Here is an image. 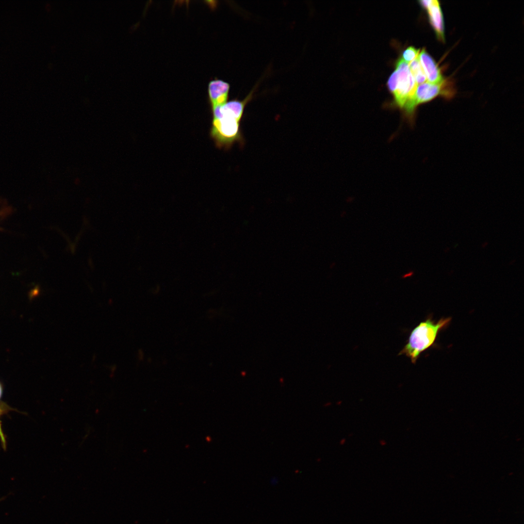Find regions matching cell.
Listing matches in <instances>:
<instances>
[{"label": "cell", "mask_w": 524, "mask_h": 524, "mask_svg": "<svg viewBox=\"0 0 524 524\" xmlns=\"http://www.w3.org/2000/svg\"><path fill=\"white\" fill-rule=\"evenodd\" d=\"M250 97L249 95L243 100L227 101L211 109L212 121L210 135L217 147L229 149L241 139L240 121Z\"/></svg>", "instance_id": "1"}, {"label": "cell", "mask_w": 524, "mask_h": 524, "mask_svg": "<svg viewBox=\"0 0 524 524\" xmlns=\"http://www.w3.org/2000/svg\"><path fill=\"white\" fill-rule=\"evenodd\" d=\"M420 4L428 12L430 23L439 39L444 40V22L442 13L437 0H421Z\"/></svg>", "instance_id": "6"}, {"label": "cell", "mask_w": 524, "mask_h": 524, "mask_svg": "<svg viewBox=\"0 0 524 524\" xmlns=\"http://www.w3.org/2000/svg\"><path fill=\"white\" fill-rule=\"evenodd\" d=\"M451 320L447 317L436 321L430 316L421 322L412 330L399 355H405L415 363L422 353L434 345L439 332L449 326Z\"/></svg>", "instance_id": "2"}, {"label": "cell", "mask_w": 524, "mask_h": 524, "mask_svg": "<svg viewBox=\"0 0 524 524\" xmlns=\"http://www.w3.org/2000/svg\"><path fill=\"white\" fill-rule=\"evenodd\" d=\"M2 391H3L2 387V386H1V384L0 383V398L1 397L2 394Z\"/></svg>", "instance_id": "12"}, {"label": "cell", "mask_w": 524, "mask_h": 524, "mask_svg": "<svg viewBox=\"0 0 524 524\" xmlns=\"http://www.w3.org/2000/svg\"><path fill=\"white\" fill-rule=\"evenodd\" d=\"M229 84L220 79L215 78L208 85V101L211 109L226 103L228 99Z\"/></svg>", "instance_id": "5"}, {"label": "cell", "mask_w": 524, "mask_h": 524, "mask_svg": "<svg viewBox=\"0 0 524 524\" xmlns=\"http://www.w3.org/2000/svg\"><path fill=\"white\" fill-rule=\"evenodd\" d=\"M419 53V49L410 46L404 51L402 59L409 64L417 57Z\"/></svg>", "instance_id": "9"}, {"label": "cell", "mask_w": 524, "mask_h": 524, "mask_svg": "<svg viewBox=\"0 0 524 524\" xmlns=\"http://www.w3.org/2000/svg\"><path fill=\"white\" fill-rule=\"evenodd\" d=\"M409 66L417 85L426 82V77L421 64L419 55L409 64Z\"/></svg>", "instance_id": "8"}, {"label": "cell", "mask_w": 524, "mask_h": 524, "mask_svg": "<svg viewBox=\"0 0 524 524\" xmlns=\"http://www.w3.org/2000/svg\"><path fill=\"white\" fill-rule=\"evenodd\" d=\"M419 57L427 82L433 84L442 83L444 81L440 68L433 58L424 49L419 53Z\"/></svg>", "instance_id": "7"}, {"label": "cell", "mask_w": 524, "mask_h": 524, "mask_svg": "<svg viewBox=\"0 0 524 524\" xmlns=\"http://www.w3.org/2000/svg\"><path fill=\"white\" fill-rule=\"evenodd\" d=\"M397 73L396 90L393 94L395 104L401 110L413 95L417 84L409 70V64L402 58L396 63Z\"/></svg>", "instance_id": "4"}, {"label": "cell", "mask_w": 524, "mask_h": 524, "mask_svg": "<svg viewBox=\"0 0 524 524\" xmlns=\"http://www.w3.org/2000/svg\"><path fill=\"white\" fill-rule=\"evenodd\" d=\"M0 440H1V443L2 444V445L3 446L4 448H5L6 447V441H5V439L4 438V434L3 433V432H2L1 427L0 423Z\"/></svg>", "instance_id": "11"}, {"label": "cell", "mask_w": 524, "mask_h": 524, "mask_svg": "<svg viewBox=\"0 0 524 524\" xmlns=\"http://www.w3.org/2000/svg\"><path fill=\"white\" fill-rule=\"evenodd\" d=\"M397 83V73L395 70L390 76L388 81V86L390 92L393 94L396 90Z\"/></svg>", "instance_id": "10"}, {"label": "cell", "mask_w": 524, "mask_h": 524, "mask_svg": "<svg viewBox=\"0 0 524 524\" xmlns=\"http://www.w3.org/2000/svg\"><path fill=\"white\" fill-rule=\"evenodd\" d=\"M443 82L433 84L425 82L417 86L413 95L402 109L405 116L410 124L414 122L415 110L419 105L431 101L440 95L446 97H450L443 89Z\"/></svg>", "instance_id": "3"}]
</instances>
